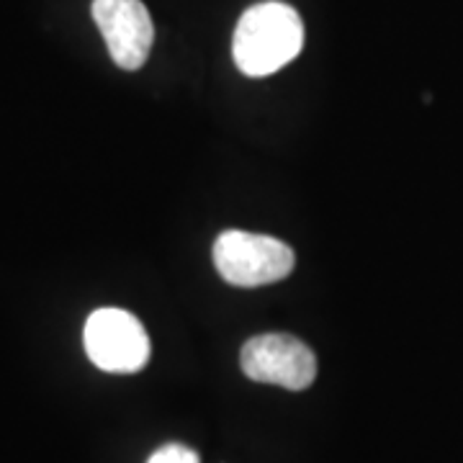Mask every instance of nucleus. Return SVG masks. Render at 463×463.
<instances>
[{
	"mask_svg": "<svg viewBox=\"0 0 463 463\" xmlns=\"http://www.w3.org/2000/svg\"><path fill=\"white\" fill-rule=\"evenodd\" d=\"M304 47V24L286 3H258L248 8L232 39V57L248 78H268L294 62Z\"/></svg>",
	"mask_w": 463,
	"mask_h": 463,
	"instance_id": "1",
	"label": "nucleus"
},
{
	"mask_svg": "<svg viewBox=\"0 0 463 463\" xmlns=\"http://www.w3.org/2000/svg\"><path fill=\"white\" fill-rule=\"evenodd\" d=\"M214 265L230 286L255 288L283 281L294 270L297 258L294 250L276 237L230 230L216 237Z\"/></svg>",
	"mask_w": 463,
	"mask_h": 463,
	"instance_id": "2",
	"label": "nucleus"
},
{
	"mask_svg": "<svg viewBox=\"0 0 463 463\" xmlns=\"http://www.w3.org/2000/svg\"><path fill=\"white\" fill-rule=\"evenodd\" d=\"M88 358L109 373H137L149 361V337L142 322L124 309H99L83 330Z\"/></svg>",
	"mask_w": 463,
	"mask_h": 463,
	"instance_id": "3",
	"label": "nucleus"
},
{
	"mask_svg": "<svg viewBox=\"0 0 463 463\" xmlns=\"http://www.w3.org/2000/svg\"><path fill=\"white\" fill-rule=\"evenodd\" d=\"M240 365L250 381L301 392L317 379V358L294 335H258L242 345Z\"/></svg>",
	"mask_w": 463,
	"mask_h": 463,
	"instance_id": "4",
	"label": "nucleus"
},
{
	"mask_svg": "<svg viewBox=\"0 0 463 463\" xmlns=\"http://www.w3.org/2000/svg\"><path fill=\"white\" fill-rule=\"evenodd\" d=\"M90 11L116 65L139 70L147 62L155 26L142 0H93Z\"/></svg>",
	"mask_w": 463,
	"mask_h": 463,
	"instance_id": "5",
	"label": "nucleus"
},
{
	"mask_svg": "<svg viewBox=\"0 0 463 463\" xmlns=\"http://www.w3.org/2000/svg\"><path fill=\"white\" fill-rule=\"evenodd\" d=\"M147 463H199V453L188 446H181V443H167V446L157 448L147 458Z\"/></svg>",
	"mask_w": 463,
	"mask_h": 463,
	"instance_id": "6",
	"label": "nucleus"
}]
</instances>
